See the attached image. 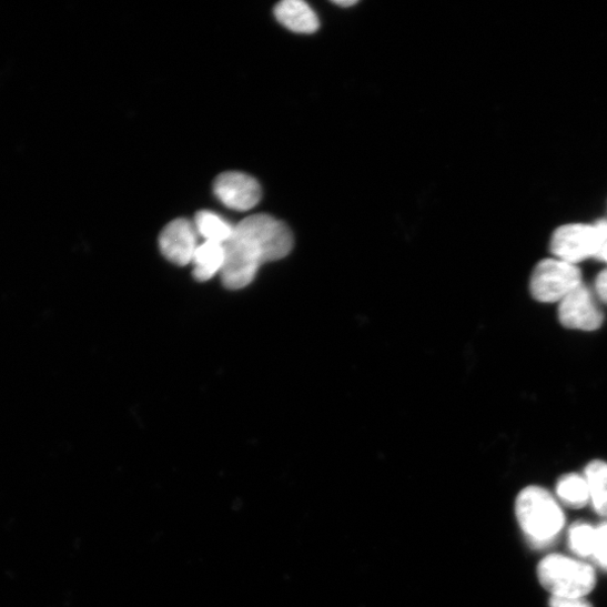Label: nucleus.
<instances>
[{"mask_svg":"<svg viewBox=\"0 0 607 607\" xmlns=\"http://www.w3.org/2000/svg\"><path fill=\"white\" fill-rule=\"evenodd\" d=\"M559 320L568 328L595 331L600 327L604 316L591 291L581 284L560 302Z\"/></svg>","mask_w":607,"mask_h":607,"instance_id":"7","label":"nucleus"},{"mask_svg":"<svg viewBox=\"0 0 607 607\" xmlns=\"http://www.w3.org/2000/svg\"><path fill=\"white\" fill-rule=\"evenodd\" d=\"M557 495L566 506L575 509L586 506L590 500L587 480L577 474H568L559 479Z\"/></svg>","mask_w":607,"mask_h":607,"instance_id":"13","label":"nucleus"},{"mask_svg":"<svg viewBox=\"0 0 607 607\" xmlns=\"http://www.w3.org/2000/svg\"><path fill=\"white\" fill-rule=\"evenodd\" d=\"M214 193L226 208L240 212L253 209L263 196L259 183L239 171L221 173L215 180Z\"/></svg>","mask_w":607,"mask_h":607,"instance_id":"6","label":"nucleus"},{"mask_svg":"<svg viewBox=\"0 0 607 607\" xmlns=\"http://www.w3.org/2000/svg\"><path fill=\"white\" fill-rule=\"evenodd\" d=\"M593 557L601 568L607 570V524L596 529V544Z\"/></svg>","mask_w":607,"mask_h":607,"instance_id":"15","label":"nucleus"},{"mask_svg":"<svg viewBox=\"0 0 607 607\" xmlns=\"http://www.w3.org/2000/svg\"><path fill=\"white\" fill-rule=\"evenodd\" d=\"M357 3V0H335V2H333V4L343 9L355 7Z\"/></svg>","mask_w":607,"mask_h":607,"instance_id":"19","label":"nucleus"},{"mask_svg":"<svg viewBox=\"0 0 607 607\" xmlns=\"http://www.w3.org/2000/svg\"><path fill=\"white\" fill-rule=\"evenodd\" d=\"M596 544V529L588 525H575L569 532V545L571 550L581 557L594 555Z\"/></svg>","mask_w":607,"mask_h":607,"instance_id":"14","label":"nucleus"},{"mask_svg":"<svg viewBox=\"0 0 607 607\" xmlns=\"http://www.w3.org/2000/svg\"><path fill=\"white\" fill-rule=\"evenodd\" d=\"M195 229L205 241L220 244H225L234 232V226L211 211H201L196 214Z\"/></svg>","mask_w":607,"mask_h":607,"instance_id":"12","label":"nucleus"},{"mask_svg":"<svg viewBox=\"0 0 607 607\" xmlns=\"http://www.w3.org/2000/svg\"><path fill=\"white\" fill-rule=\"evenodd\" d=\"M606 232L607 222L604 221L596 225H564L553 235L552 251L563 262L575 265L589 256H597Z\"/></svg>","mask_w":607,"mask_h":607,"instance_id":"4","label":"nucleus"},{"mask_svg":"<svg viewBox=\"0 0 607 607\" xmlns=\"http://www.w3.org/2000/svg\"><path fill=\"white\" fill-rule=\"evenodd\" d=\"M293 246V233L284 222L267 214L244 219L224 244L223 285L229 290L249 286L260 267L287 256Z\"/></svg>","mask_w":607,"mask_h":607,"instance_id":"1","label":"nucleus"},{"mask_svg":"<svg viewBox=\"0 0 607 607\" xmlns=\"http://www.w3.org/2000/svg\"><path fill=\"white\" fill-rule=\"evenodd\" d=\"M590 500L595 512L607 516V463L595 461L585 469Z\"/></svg>","mask_w":607,"mask_h":607,"instance_id":"11","label":"nucleus"},{"mask_svg":"<svg viewBox=\"0 0 607 607\" xmlns=\"http://www.w3.org/2000/svg\"><path fill=\"white\" fill-rule=\"evenodd\" d=\"M581 284V273L576 265L559 259H546L536 267L530 290L535 300L555 303L562 302Z\"/></svg>","mask_w":607,"mask_h":607,"instance_id":"5","label":"nucleus"},{"mask_svg":"<svg viewBox=\"0 0 607 607\" xmlns=\"http://www.w3.org/2000/svg\"><path fill=\"white\" fill-rule=\"evenodd\" d=\"M159 246L170 263L181 267L192 264L199 247L195 225L185 219L170 222L159 236Z\"/></svg>","mask_w":607,"mask_h":607,"instance_id":"8","label":"nucleus"},{"mask_svg":"<svg viewBox=\"0 0 607 607\" xmlns=\"http://www.w3.org/2000/svg\"><path fill=\"white\" fill-rule=\"evenodd\" d=\"M549 605L550 607H593L591 604L583 597L570 598L552 596Z\"/></svg>","mask_w":607,"mask_h":607,"instance_id":"16","label":"nucleus"},{"mask_svg":"<svg viewBox=\"0 0 607 607\" xmlns=\"http://www.w3.org/2000/svg\"><path fill=\"white\" fill-rule=\"evenodd\" d=\"M596 259H598V260H600V262H604V263L607 264V232H606V235L604 237L603 244L599 249V252H598Z\"/></svg>","mask_w":607,"mask_h":607,"instance_id":"18","label":"nucleus"},{"mask_svg":"<svg viewBox=\"0 0 607 607\" xmlns=\"http://www.w3.org/2000/svg\"><path fill=\"white\" fill-rule=\"evenodd\" d=\"M595 289L599 300L607 304V270L597 276Z\"/></svg>","mask_w":607,"mask_h":607,"instance_id":"17","label":"nucleus"},{"mask_svg":"<svg viewBox=\"0 0 607 607\" xmlns=\"http://www.w3.org/2000/svg\"><path fill=\"white\" fill-rule=\"evenodd\" d=\"M225 262L224 244L209 242L200 244L193 259V275L199 282H208L221 274Z\"/></svg>","mask_w":607,"mask_h":607,"instance_id":"10","label":"nucleus"},{"mask_svg":"<svg viewBox=\"0 0 607 607\" xmlns=\"http://www.w3.org/2000/svg\"><path fill=\"white\" fill-rule=\"evenodd\" d=\"M277 21L295 33L313 34L320 21L312 8L302 0H284L275 8Z\"/></svg>","mask_w":607,"mask_h":607,"instance_id":"9","label":"nucleus"},{"mask_svg":"<svg viewBox=\"0 0 607 607\" xmlns=\"http://www.w3.org/2000/svg\"><path fill=\"white\" fill-rule=\"evenodd\" d=\"M515 512L519 527L537 546L553 542L565 526L563 509L549 492L538 486L518 494Z\"/></svg>","mask_w":607,"mask_h":607,"instance_id":"2","label":"nucleus"},{"mask_svg":"<svg viewBox=\"0 0 607 607\" xmlns=\"http://www.w3.org/2000/svg\"><path fill=\"white\" fill-rule=\"evenodd\" d=\"M537 571L540 584L553 596L584 597L596 585V574L589 565L562 555L546 557Z\"/></svg>","mask_w":607,"mask_h":607,"instance_id":"3","label":"nucleus"}]
</instances>
